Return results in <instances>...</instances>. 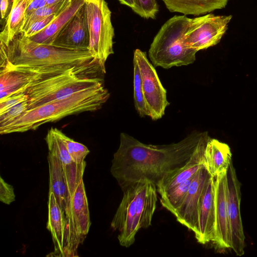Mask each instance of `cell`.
I'll list each match as a JSON object with an SVG mask.
<instances>
[{"label":"cell","instance_id":"9a60e30c","mask_svg":"<svg viewBox=\"0 0 257 257\" xmlns=\"http://www.w3.org/2000/svg\"><path fill=\"white\" fill-rule=\"evenodd\" d=\"M226 172H223L214 177L215 237L213 243L220 248H230L231 243Z\"/></svg>","mask_w":257,"mask_h":257},{"label":"cell","instance_id":"f546056e","mask_svg":"<svg viewBox=\"0 0 257 257\" xmlns=\"http://www.w3.org/2000/svg\"><path fill=\"white\" fill-rule=\"evenodd\" d=\"M29 109L28 100L14 106L0 113V127H2L21 115Z\"/></svg>","mask_w":257,"mask_h":257},{"label":"cell","instance_id":"7a4b0ae2","mask_svg":"<svg viewBox=\"0 0 257 257\" xmlns=\"http://www.w3.org/2000/svg\"><path fill=\"white\" fill-rule=\"evenodd\" d=\"M0 54L1 68L26 70L45 77L72 68L100 67L89 50L73 51L39 44L23 33L14 38L6 50H1Z\"/></svg>","mask_w":257,"mask_h":257},{"label":"cell","instance_id":"7402d4cb","mask_svg":"<svg viewBox=\"0 0 257 257\" xmlns=\"http://www.w3.org/2000/svg\"><path fill=\"white\" fill-rule=\"evenodd\" d=\"M86 1L72 0L45 29L28 38L39 44L52 45L62 29L85 4Z\"/></svg>","mask_w":257,"mask_h":257},{"label":"cell","instance_id":"f1b7e54d","mask_svg":"<svg viewBox=\"0 0 257 257\" xmlns=\"http://www.w3.org/2000/svg\"><path fill=\"white\" fill-rule=\"evenodd\" d=\"M136 3L135 13L145 19L156 18L159 11L156 0H136Z\"/></svg>","mask_w":257,"mask_h":257},{"label":"cell","instance_id":"8fae6325","mask_svg":"<svg viewBox=\"0 0 257 257\" xmlns=\"http://www.w3.org/2000/svg\"><path fill=\"white\" fill-rule=\"evenodd\" d=\"M195 238L205 244L213 242L215 237V180L211 177L202 190L198 207Z\"/></svg>","mask_w":257,"mask_h":257},{"label":"cell","instance_id":"cb8c5ba5","mask_svg":"<svg viewBox=\"0 0 257 257\" xmlns=\"http://www.w3.org/2000/svg\"><path fill=\"white\" fill-rule=\"evenodd\" d=\"M32 0H13L11 11L0 34L1 44L6 48L20 34L25 19L27 7Z\"/></svg>","mask_w":257,"mask_h":257},{"label":"cell","instance_id":"4fadbf2b","mask_svg":"<svg viewBox=\"0 0 257 257\" xmlns=\"http://www.w3.org/2000/svg\"><path fill=\"white\" fill-rule=\"evenodd\" d=\"M48 207V218L46 227L51 234L54 246V255L74 256L66 216L52 192H49Z\"/></svg>","mask_w":257,"mask_h":257},{"label":"cell","instance_id":"d6a6232c","mask_svg":"<svg viewBox=\"0 0 257 257\" xmlns=\"http://www.w3.org/2000/svg\"><path fill=\"white\" fill-rule=\"evenodd\" d=\"M15 200V195L13 186L7 183L1 176L0 177V201L7 205H10Z\"/></svg>","mask_w":257,"mask_h":257},{"label":"cell","instance_id":"44dd1931","mask_svg":"<svg viewBox=\"0 0 257 257\" xmlns=\"http://www.w3.org/2000/svg\"><path fill=\"white\" fill-rule=\"evenodd\" d=\"M232 154L229 146L210 138L204 154V165L212 177L226 171L231 161Z\"/></svg>","mask_w":257,"mask_h":257},{"label":"cell","instance_id":"2e32d148","mask_svg":"<svg viewBox=\"0 0 257 257\" xmlns=\"http://www.w3.org/2000/svg\"><path fill=\"white\" fill-rule=\"evenodd\" d=\"M49 152L54 155L62 166L70 196L83 179L86 163H75L68 153L63 142L56 132V128L48 130L45 138Z\"/></svg>","mask_w":257,"mask_h":257},{"label":"cell","instance_id":"484cf974","mask_svg":"<svg viewBox=\"0 0 257 257\" xmlns=\"http://www.w3.org/2000/svg\"><path fill=\"white\" fill-rule=\"evenodd\" d=\"M72 0H60L52 4H47L38 9L26 18L21 33H25L36 22L53 14L57 15L65 8Z\"/></svg>","mask_w":257,"mask_h":257},{"label":"cell","instance_id":"ba28073f","mask_svg":"<svg viewBox=\"0 0 257 257\" xmlns=\"http://www.w3.org/2000/svg\"><path fill=\"white\" fill-rule=\"evenodd\" d=\"M231 15L208 14L191 19L185 35V45L197 52L218 44L227 30Z\"/></svg>","mask_w":257,"mask_h":257},{"label":"cell","instance_id":"3957f363","mask_svg":"<svg viewBox=\"0 0 257 257\" xmlns=\"http://www.w3.org/2000/svg\"><path fill=\"white\" fill-rule=\"evenodd\" d=\"M110 94L103 84L79 91L65 98L28 109L8 124L0 127L5 135L35 130L40 125L65 116L101 108Z\"/></svg>","mask_w":257,"mask_h":257},{"label":"cell","instance_id":"4dcf8cb0","mask_svg":"<svg viewBox=\"0 0 257 257\" xmlns=\"http://www.w3.org/2000/svg\"><path fill=\"white\" fill-rule=\"evenodd\" d=\"M28 99V96L25 92L16 93L7 97L0 101V113Z\"/></svg>","mask_w":257,"mask_h":257},{"label":"cell","instance_id":"5b68a950","mask_svg":"<svg viewBox=\"0 0 257 257\" xmlns=\"http://www.w3.org/2000/svg\"><path fill=\"white\" fill-rule=\"evenodd\" d=\"M190 20L186 15H175L162 25L149 50V57L154 66L169 69L195 61L197 51L184 43Z\"/></svg>","mask_w":257,"mask_h":257},{"label":"cell","instance_id":"30bf717a","mask_svg":"<svg viewBox=\"0 0 257 257\" xmlns=\"http://www.w3.org/2000/svg\"><path fill=\"white\" fill-rule=\"evenodd\" d=\"M228 216L231 231V248L238 256L244 253L245 236L240 211V184L232 162L226 172Z\"/></svg>","mask_w":257,"mask_h":257},{"label":"cell","instance_id":"5bb4252c","mask_svg":"<svg viewBox=\"0 0 257 257\" xmlns=\"http://www.w3.org/2000/svg\"><path fill=\"white\" fill-rule=\"evenodd\" d=\"M70 208V233L74 250L77 254V248L83 243L91 224L83 179L71 197Z\"/></svg>","mask_w":257,"mask_h":257},{"label":"cell","instance_id":"603a6c76","mask_svg":"<svg viewBox=\"0 0 257 257\" xmlns=\"http://www.w3.org/2000/svg\"><path fill=\"white\" fill-rule=\"evenodd\" d=\"M171 12L199 16L221 9L228 0H162Z\"/></svg>","mask_w":257,"mask_h":257},{"label":"cell","instance_id":"ffe728a7","mask_svg":"<svg viewBox=\"0 0 257 257\" xmlns=\"http://www.w3.org/2000/svg\"><path fill=\"white\" fill-rule=\"evenodd\" d=\"M46 78L39 73L15 69L1 68L0 101L16 93L25 92L33 82Z\"/></svg>","mask_w":257,"mask_h":257},{"label":"cell","instance_id":"4316f807","mask_svg":"<svg viewBox=\"0 0 257 257\" xmlns=\"http://www.w3.org/2000/svg\"><path fill=\"white\" fill-rule=\"evenodd\" d=\"M134 98L135 106L139 114L142 116H149L144 99L141 75L139 65L134 59Z\"/></svg>","mask_w":257,"mask_h":257},{"label":"cell","instance_id":"7c38bea8","mask_svg":"<svg viewBox=\"0 0 257 257\" xmlns=\"http://www.w3.org/2000/svg\"><path fill=\"white\" fill-rule=\"evenodd\" d=\"M211 177L203 166L193 178L185 198L173 214L178 222L194 233L196 230L200 198L205 185Z\"/></svg>","mask_w":257,"mask_h":257},{"label":"cell","instance_id":"6da1fadb","mask_svg":"<svg viewBox=\"0 0 257 257\" xmlns=\"http://www.w3.org/2000/svg\"><path fill=\"white\" fill-rule=\"evenodd\" d=\"M205 133L195 131L179 142L153 145L121 133L110 173L121 190L141 180L157 186L166 176L185 165Z\"/></svg>","mask_w":257,"mask_h":257},{"label":"cell","instance_id":"277c9868","mask_svg":"<svg viewBox=\"0 0 257 257\" xmlns=\"http://www.w3.org/2000/svg\"><path fill=\"white\" fill-rule=\"evenodd\" d=\"M121 201L114 215L111 227L119 233V244L125 247L133 245L141 228L152 224L158 200L156 186L141 180L122 189Z\"/></svg>","mask_w":257,"mask_h":257},{"label":"cell","instance_id":"8d00e7d4","mask_svg":"<svg viewBox=\"0 0 257 257\" xmlns=\"http://www.w3.org/2000/svg\"><path fill=\"white\" fill-rule=\"evenodd\" d=\"M47 4H52L60 0H45Z\"/></svg>","mask_w":257,"mask_h":257},{"label":"cell","instance_id":"9c48e42d","mask_svg":"<svg viewBox=\"0 0 257 257\" xmlns=\"http://www.w3.org/2000/svg\"><path fill=\"white\" fill-rule=\"evenodd\" d=\"M134 59L137 61L140 70L143 94L149 116L154 120L160 119L164 115L166 108L169 105L166 90L145 52L136 49Z\"/></svg>","mask_w":257,"mask_h":257},{"label":"cell","instance_id":"ac0fdd59","mask_svg":"<svg viewBox=\"0 0 257 257\" xmlns=\"http://www.w3.org/2000/svg\"><path fill=\"white\" fill-rule=\"evenodd\" d=\"M208 133H205L189 161L177 170L164 177L156 186L157 192L160 195L171 188L192 179L199 169L204 166V154L210 139Z\"/></svg>","mask_w":257,"mask_h":257},{"label":"cell","instance_id":"1f68e13d","mask_svg":"<svg viewBox=\"0 0 257 257\" xmlns=\"http://www.w3.org/2000/svg\"><path fill=\"white\" fill-rule=\"evenodd\" d=\"M57 15L54 14L39 20L33 25L25 33L24 35L27 37H31L45 29L56 18Z\"/></svg>","mask_w":257,"mask_h":257},{"label":"cell","instance_id":"d4e9b609","mask_svg":"<svg viewBox=\"0 0 257 257\" xmlns=\"http://www.w3.org/2000/svg\"><path fill=\"white\" fill-rule=\"evenodd\" d=\"M192 179L186 180L161 194L160 200L162 206L173 214L185 198Z\"/></svg>","mask_w":257,"mask_h":257},{"label":"cell","instance_id":"836d02e7","mask_svg":"<svg viewBox=\"0 0 257 257\" xmlns=\"http://www.w3.org/2000/svg\"><path fill=\"white\" fill-rule=\"evenodd\" d=\"M46 5H47V4L45 0H32L27 7L25 14V18L38 9Z\"/></svg>","mask_w":257,"mask_h":257},{"label":"cell","instance_id":"d6986e66","mask_svg":"<svg viewBox=\"0 0 257 257\" xmlns=\"http://www.w3.org/2000/svg\"><path fill=\"white\" fill-rule=\"evenodd\" d=\"M47 160L49 170V192H52L54 194L57 203L66 216L72 247L70 233V192L62 166L57 158L53 154L48 152Z\"/></svg>","mask_w":257,"mask_h":257},{"label":"cell","instance_id":"8992f818","mask_svg":"<svg viewBox=\"0 0 257 257\" xmlns=\"http://www.w3.org/2000/svg\"><path fill=\"white\" fill-rule=\"evenodd\" d=\"M92 69L72 68L32 83L25 92L28 98V109L102 84L100 77L88 75Z\"/></svg>","mask_w":257,"mask_h":257},{"label":"cell","instance_id":"52a82bcc","mask_svg":"<svg viewBox=\"0 0 257 257\" xmlns=\"http://www.w3.org/2000/svg\"><path fill=\"white\" fill-rule=\"evenodd\" d=\"M85 10L89 35V51L105 73V62L114 53L111 12L105 0H86Z\"/></svg>","mask_w":257,"mask_h":257},{"label":"cell","instance_id":"e0dca14e","mask_svg":"<svg viewBox=\"0 0 257 257\" xmlns=\"http://www.w3.org/2000/svg\"><path fill=\"white\" fill-rule=\"evenodd\" d=\"M52 45L70 50H89V35L85 4L62 29Z\"/></svg>","mask_w":257,"mask_h":257},{"label":"cell","instance_id":"d590c367","mask_svg":"<svg viewBox=\"0 0 257 257\" xmlns=\"http://www.w3.org/2000/svg\"><path fill=\"white\" fill-rule=\"evenodd\" d=\"M121 4L131 8L134 12L136 8V0H118Z\"/></svg>","mask_w":257,"mask_h":257},{"label":"cell","instance_id":"e575fe53","mask_svg":"<svg viewBox=\"0 0 257 257\" xmlns=\"http://www.w3.org/2000/svg\"><path fill=\"white\" fill-rule=\"evenodd\" d=\"M9 0H1V12L2 19H4L8 10Z\"/></svg>","mask_w":257,"mask_h":257},{"label":"cell","instance_id":"83f0119b","mask_svg":"<svg viewBox=\"0 0 257 257\" xmlns=\"http://www.w3.org/2000/svg\"><path fill=\"white\" fill-rule=\"evenodd\" d=\"M56 132L73 160L78 164L86 163L84 159L89 153L88 149L84 145L68 137L61 130L57 128Z\"/></svg>","mask_w":257,"mask_h":257}]
</instances>
